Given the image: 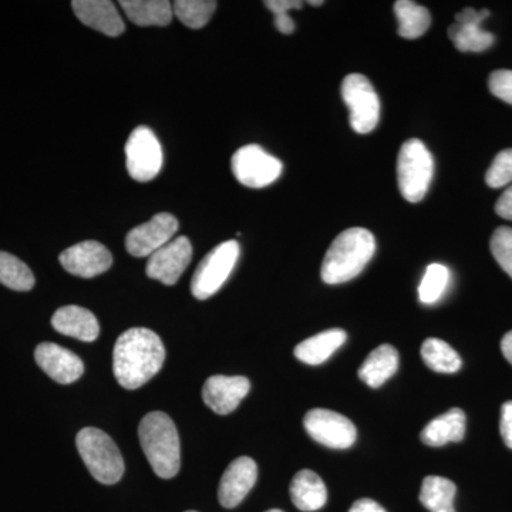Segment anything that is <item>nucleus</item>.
Listing matches in <instances>:
<instances>
[{
  "label": "nucleus",
  "instance_id": "nucleus-33",
  "mask_svg": "<svg viewBox=\"0 0 512 512\" xmlns=\"http://www.w3.org/2000/svg\"><path fill=\"white\" fill-rule=\"evenodd\" d=\"M490 92L512 106V70H495L488 79Z\"/></svg>",
  "mask_w": 512,
  "mask_h": 512
},
{
  "label": "nucleus",
  "instance_id": "nucleus-7",
  "mask_svg": "<svg viewBox=\"0 0 512 512\" xmlns=\"http://www.w3.org/2000/svg\"><path fill=\"white\" fill-rule=\"evenodd\" d=\"M343 101L349 109L350 127L359 134L375 130L380 119V101L375 87L363 74L352 73L342 83Z\"/></svg>",
  "mask_w": 512,
  "mask_h": 512
},
{
  "label": "nucleus",
  "instance_id": "nucleus-26",
  "mask_svg": "<svg viewBox=\"0 0 512 512\" xmlns=\"http://www.w3.org/2000/svg\"><path fill=\"white\" fill-rule=\"evenodd\" d=\"M451 42L460 52L480 53L494 45L493 33L485 32L481 22L454 23L448 28Z\"/></svg>",
  "mask_w": 512,
  "mask_h": 512
},
{
  "label": "nucleus",
  "instance_id": "nucleus-21",
  "mask_svg": "<svg viewBox=\"0 0 512 512\" xmlns=\"http://www.w3.org/2000/svg\"><path fill=\"white\" fill-rule=\"evenodd\" d=\"M346 335L345 330L335 328L325 330V332L318 333L312 338L303 340L296 346L293 353L296 359L306 363V365L318 366L325 363L333 353L345 345Z\"/></svg>",
  "mask_w": 512,
  "mask_h": 512
},
{
  "label": "nucleus",
  "instance_id": "nucleus-27",
  "mask_svg": "<svg viewBox=\"0 0 512 512\" xmlns=\"http://www.w3.org/2000/svg\"><path fill=\"white\" fill-rule=\"evenodd\" d=\"M421 357L429 369L437 373H456L461 369V357L447 342L437 338L424 340L420 349Z\"/></svg>",
  "mask_w": 512,
  "mask_h": 512
},
{
  "label": "nucleus",
  "instance_id": "nucleus-31",
  "mask_svg": "<svg viewBox=\"0 0 512 512\" xmlns=\"http://www.w3.org/2000/svg\"><path fill=\"white\" fill-rule=\"evenodd\" d=\"M490 248L495 261L512 278V228L495 229L493 237H491Z\"/></svg>",
  "mask_w": 512,
  "mask_h": 512
},
{
  "label": "nucleus",
  "instance_id": "nucleus-1",
  "mask_svg": "<svg viewBox=\"0 0 512 512\" xmlns=\"http://www.w3.org/2000/svg\"><path fill=\"white\" fill-rule=\"evenodd\" d=\"M165 348L160 336L147 328L121 333L113 352V372L127 390H136L150 382L164 365Z\"/></svg>",
  "mask_w": 512,
  "mask_h": 512
},
{
  "label": "nucleus",
  "instance_id": "nucleus-4",
  "mask_svg": "<svg viewBox=\"0 0 512 512\" xmlns=\"http://www.w3.org/2000/svg\"><path fill=\"white\" fill-rule=\"evenodd\" d=\"M76 446L87 470L101 484H116L123 477V456L109 434L96 427H84L76 437Z\"/></svg>",
  "mask_w": 512,
  "mask_h": 512
},
{
  "label": "nucleus",
  "instance_id": "nucleus-12",
  "mask_svg": "<svg viewBox=\"0 0 512 512\" xmlns=\"http://www.w3.org/2000/svg\"><path fill=\"white\" fill-rule=\"evenodd\" d=\"M192 259V245L187 237H178L148 258L146 274L154 281L173 286L184 274Z\"/></svg>",
  "mask_w": 512,
  "mask_h": 512
},
{
  "label": "nucleus",
  "instance_id": "nucleus-16",
  "mask_svg": "<svg viewBox=\"0 0 512 512\" xmlns=\"http://www.w3.org/2000/svg\"><path fill=\"white\" fill-rule=\"evenodd\" d=\"M35 359L40 369L60 384H72L84 372L82 359L56 343H40L35 350Z\"/></svg>",
  "mask_w": 512,
  "mask_h": 512
},
{
  "label": "nucleus",
  "instance_id": "nucleus-10",
  "mask_svg": "<svg viewBox=\"0 0 512 512\" xmlns=\"http://www.w3.org/2000/svg\"><path fill=\"white\" fill-rule=\"evenodd\" d=\"M303 424H305L306 433L322 446L346 450L355 444L357 437L355 424L343 414L332 412V410L313 409L306 413Z\"/></svg>",
  "mask_w": 512,
  "mask_h": 512
},
{
  "label": "nucleus",
  "instance_id": "nucleus-17",
  "mask_svg": "<svg viewBox=\"0 0 512 512\" xmlns=\"http://www.w3.org/2000/svg\"><path fill=\"white\" fill-rule=\"evenodd\" d=\"M72 6L80 22L103 35L117 37L126 30L119 10L109 0H74Z\"/></svg>",
  "mask_w": 512,
  "mask_h": 512
},
{
  "label": "nucleus",
  "instance_id": "nucleus-3",
  "mask_svg": "<svg viewBox=\"0 0 512 512\" xmlns=\"http://www.w3.org/2000/svg\"><path fill=\"white\" fill-rule=\"evenodd\" d=\"M138 437L154 473L165 480L177 476L181 467V444L171 417L163 412L148 413L138 426Z\"/></svg>",
  "mask_w": 512,
  "mask_h": 512
},
{
  "label": "nucleus",
  "instance_id": "nucleus-25",
  "mask_svg": "<svg viewBox=\"0 0 512 512\" xmlns=\"http://www.w3.org/2000/svg\"><path fill=\"white\" fill-rule=\"evenodd\" d=\"M394 13L399 22V35L404 39H417L430 28L429 10L412 0H397L394 3Z\"/></svg>",
  "mask_w": 512,
  "mask_h": 512
},
{
  "label": "nucleus",
  "instance_id": "nucleus-39",
  "mask_svg": "<svg viewBox=\"0 0 512 512\" xmlns=\"http://www.w3.org/2000/svg\"><path fill=\"white\" fill-rule=\"evenodd\" d=\"M501 352H503L505 359L512 365V330L501 340Z\"/></svg>",
  "mask_w": 512,
  "mask_h": 512
},
{
  "label": "nucleus",
  "instance_id": "nucleus-5",
  "mask_svg": "<svg viewBox=\"0 0 512 512\" xmlns=\"http://www.w3.org/2000/svg\"><path fill=\"white\" fill-rule=\"evenodd\" d=\"M434 174V161L423 141L412 138L400 148L397 157V183L404 200L420 202L429 191Z\"/></svg>",
  "mask_w": 512,
  "mask_h": 512
},
{
  "label": "nucleus",
  "instance_id": "nucleus-11",
  "mask_svg": "<svg viewBox=\"0 0 512 512\" xmlns=\"http://www.w3.org/2000/svg\"><path fill=\"white\" fill-rule=\"evenodd\" d=\"M177 231V218L168 212H160V214L154 215L150 221L144 222L128 232L127 252L136 258H150L158 249L173 241Z\"/></svg>",
  "mask_w": 512,
  "mask_h": 512
},
{
  "label": "nucleus",
  "instance_id": "nucleus-40",
  "mask_svg": "<svg viewBox=\"0 0 512 512\" xmlns=\"http://www.w3.org/2000/svg\"><path fill=\"white\" fill-rule=\"evenodd\" d=\"M308 3L311 6H315V8H316V6H322L323 5L322 0H309Z\"/></svg>",
  "mask_w": 512,
  "mask_h": 512
},
{
  "label": "nucleus",
  "instance_id": "nucleus-37",
  "mask_svg": "<svg viewBox=\"0 0 512 512\" xmlns=\"http://www.w3.org/2000/svg\"><path fill=\"white\" fill-rule=\"evenodd\" d=\"M349 512H387L384 510L382 505L376 503L375 500H370V498H362V500H357L355 504L352 505Z\"/></svg>",
  "mask_w": 512,
  "mask_h": 512
},
{
  "label": "nucleus",
  "instance_id": "nucleus-22",
  "mask_svg": "<svg viewBox=\"0 0 512 512\" xmlns=\"http://www.w3.org/2000/svg\"><path fill=\"white\" fill-rule=\"evenodd\" d=\"M399 369V352L392 345H382L366 357L359 369V377L372 389L382 386Z\"/></svg>",
  "mask_w": 512,
  "mask_h": 512
},
{
  "label": "nucleus",
  "instance_id": "nucleus-18",
  "mask_svg": "<svg viewBox=\"0 0 512 512\" xmlns=\"http://www.w3.org/2000/svg\"><path fill=\"white\" fill-rule=\"evenodd\" d=\"M52 326L56 332L82 342H94L99 338V320L82 306H63L53 315Z\"/></svg>",
  "mask_w": 512,
  "mask_h": 512
},
{
  "label": "nucleus",
  "instance_id": "nucleus-41",
  "mask_svg": "<svg viewBox=\"0 0 512 512\" xmlns=\"http://www.w3.org/2000/svg\"><path fill=\"white\" fill-rule=\"evenodd\" d=\"M266 512H284V511L276 510V508H275V510H268V511H266Z\"/></svg>",
  "mask_w": 512,
  "mask_h": 512
},
{
  "label": "nucleus",
  "instance_id": "nucleus-23",
  "mask_svg": "<svg viewBox=\"0 0 512 512\" xmlns=\"http://www.w3.org/2000/svg\"><path fill=\"white\" fill-rule=\"evenodd\" d=\"M121 8L134 25L167 26L173 20V5L167 0H121Z\"/></svg>",
  "mask_w": 512,
  "mask_h": 512
},
{
  "label": "nucleus",
  "instance_id": "nucleus-35",
  "mask_svg": "<svg viewBox=\"0 0 512 512\" xmlns=\"http://www.w3.org/2000/svg\"><path fill=\"white\" fill-rule=\"evenodd\" d=\"M266 8L271 10L275 16L288 15L289 10L302 9L301 0H266Z\"/></svg>",
  "mask_w": 512,
  "mask_h": 512
},
{
  "label": "nucleus",
  "instance_id": "nucleus-24",
  "mask_svg": "<svg viewBox=\"0 0 512 512\" xmlns=\"http://www.w3.org/2000/svg\"><path fill=\"white\" fill-rule=\"evenodd\" d=\"M457 487L453 481L439 476L424 478L421 484L420 503L430 512H456L454 498Z\"/></svg>",
  "mask_w": 512,
  "mask_h": 512
},
{
  "label": "nucleus",
  "instance_id": "nucleus-32",
  "mask_svg": "<svg viewBox=\"0 0 512 512\" xmlns=\"http://www.w3.org/2000/svg\"><path fill=\"white\" fill-rule=\"evenodd\" d=\"M485 183L491 188H503L512 183V148L497 154L485 174Z\"/></svg>",
  "mask_w": 512,
  "mask_h": 512
},
{
  "label": "nucleus",
  "instance_id": "nucleus-38",
  "mask_svg": "<svg viewBox=\"0 0 512 512\" xmlns=\"http://www.w3.org/2000/svg\"><path fill=\"white\" fill-rule=\"evenodd\" d=\"M275 26L284 35H291L293 30H295V22H293L289 15L275 16Z\"/></svg>",
  "mask_w": 512,
  "mask_h": 512
},
{
  "label": "nucleus",
  "instance_id": "nucleus-19",
  "mask_svg": "<svg viewBox=\"0 0 512 512\" xmlns=\"http://www.w3.org/2000/svg\"><path fill=\"white\" fill-rule=\"evenodd\" d=\"M466 436V413L461 409L448 410L436 419L431 420L423 431L420 439L426 446L441 447L447 443H458Z\"/></svg>",
  "mask_w": 512,
  "mask_h": 512
},
{
  "label": "nucleus",
  "instance_id": "nucleus-20",
  "mask_svg": "<svg viewBox=\"0 0 512 512\" xmlns=\"http://www.w3.org/2000/svg\"><path fill=\"white\" fill-rule=\"evenodd\" d=\"M292 503L298 510L318 511L328 501V490L322 478L312 470H302L293 477L291 488Z\"/></svg>",
  "mask_w": 512,
  "mask_h": 512
},
{
  "label": "nucleus",
  "instance_id": "nucleus-15",
  "mask_svg": "<svg viewBox=\"0 0 512 512\" xmlns=\"http://www.w3.org/2000/svg\"><path fill=\"white\" fill-rule=\"evenodd\" d=\"M258 478V467L252 458L239 457L229 464L222 474L218 500L224 508H235L244 501L254 488Z\"/></svg>",
  "mask_w": 512,
  "mask_h": 512
},
{
  "label": "nucleus",
  "instance_id": "nucleus-42",
  "mask_svg": "<svg viewBox=\"0 0 512 512\" xmlns=\"http://www.w3.org/2000/svg\"><path fill=\"white\" fill-rule=\"evenodd\" d=\"M187 512H197V511H187Z\"/></svg>",
  "mask_w": 512,
  "mask_h": 512
},
{
  "label": "nucleus",
  "instance_id": "nucleus-2",
  "mask_svg": "<svg viewBox=\"0 0 512 512\" xmlns=\"http://www.w3.org/2000/svg\"><path fill=\"white\" fill-rule=\"evenodd\" d=\"M376 252V239L365 228L343 231L330 245L323 259V282L328 285L345 284L362 274Z\"/></svg>",
  "mask_w": 512,
  "mask_h": 512
},
{
  "label": "nucleus",
  "instance_id": "nucleus-28",
  "mask_svg": "<svg viewBox=\"0 0 512 512\" xmlns=\"http://www.w3.org/2000/svg\"><path fill=\"white\" fill-rule=\"evenodd\" d=\"M35 275L25 262L15 255L0 251V284L18 292H28L35 286Z\"/></svg>",
  "mask_w": 512,
  "mask_h": 512
},
{
  "label": "nucleus",
  "instance_id": "nucleus-34",
  "mask_svg": "<svg viewBox=\"0 0 512 512\" xmlns=\"http://www.w3.org/2000/svg\"><path fill=\"white\" fill-rule=\"evenodd\" d=\"M500 433L505 446L512 448V402H505L501 407Z\"/></svg>",
  "mask_w": 512,
  "mask_h": 512
},
{
  "label": "nucleus",
  "instance_id": "nucleus-6",
  "mask_svg": "<svg viewBox=\"0 0 512 512\" xmlns=\"http://www.w3.org/2000/svg\"><path fill=\"white\" fill-rule=\"evenodd\" d=\"M237 241H225L207 254L192 276L191 292L198 301H205L215 295L227 282L239 258Z\"/></svg>",
  "mask_w": 512,
  "mask_h": 512
},
{
  "label": "nucleus",
  "instance_id": "nucleus-30",
  "mask_svg": "<svg viewBox=\"0 0 512 512\" xmlns=\"http://www.w3.org/2000/svg\"><path fill=\"white\" fill-rule=\"evenodd\" d=\"M450 282V271L447 266L431 264L427 266L426 274L419 286V299L424 305H433L440 301Z\"/></svg>",
  "mask_w": 512,
  "mask_h": 512
},
{
  "label": "nucleus",
  "instance_id": "nucleus-8",
  "mask_svg": "<svg viewBox=\"0 0 512 512\" xmlns=\"http://www.w3.org/2000/svg\"><path fill=\"white\" fill-rule=\"evenodd\" d=\"M126 164L130 177L138 183L154 180L163 168V148L148 127H137L128 137Z\"/></svg>",
  "mask_w": 512,
  "mask_h": 512
},
{
  "label": "nucleus",
  "instance_id": "nucleus-36",
  "mask_svg": "<svg viewBox=\"0 0 512 512\" xmlns=\"http://www.w3.org/2000/svg\"><path fill=\"white\" fill-rule=\"evenodd\" d=\"M495 212L504 220L512 221V187L507 188L495 204Z\"/></svg>",
  "mask_w": 512,
  "mask_h": 512
},
{
  "label": "nucleus",
  "instance_id": "nucleus-14",
  "mask_svg": "<svg viewBox=\"0 0 512 512\" xmlns=\"http://www.w3.org/2000/svg\"><path fill=\"white\" fill-rule=\"evenodd\" d=\"M251 390V383L244 376H212L202 387V400L212 412L227 416L238 409L239 403Z\"/></svg>",
  "mask_w": 512,
  "mask_h": 512
},
{
  "label": "nucleus",
  "instance_id": "nucleus-13",
  "mask_svg": "<svg viewBox=\"0 0 512 512\" xmlns=\"http://www.w3.org/2000/svg\"><path fill=\"white\" fill-rule=\"evenodd\" d=\"M59 261L69 274L90 279L109 271L113 255L100 242L84 241L67 248L60 254Z\"/></svg>",
  "mask_w": 512,
  "mask_h": 512
},
{
  "label": "nucleus",
  "instance_id": "nucleus-29",
  "mask_svg": "<svg viewBox=\"0 0 512 512\" xmlns=\"http://www.w3.org/2000/svg\"><path fill=\"white\" fill-rule=\"evenodd\" d=\"M214 0H177L173 5L174 15L190 29H202L217 10Z\"/></svg>",
  "mask_w": 512,
  "mask_h": 512
},
{
  "label": "nucleus",
  "instance_id": "nucleus-9",
  "mask_svg": "<svg viewBox=\"0 0 512 512\" xmlns=\"http://www.w3.org/2000/svg\"><path fill=\"white\" fill-rule=\"evenodd\" d=\"M231 164L238 183L249 188H265L274 184L284 170L281 160L256 144L239 148Z\"/></svg>",
  "mask_w": 512,
  "mask_h": 512
}]
</instances>
